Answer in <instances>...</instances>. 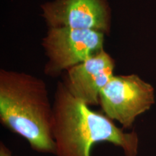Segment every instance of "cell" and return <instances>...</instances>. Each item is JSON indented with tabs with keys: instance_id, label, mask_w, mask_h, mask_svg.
<instances>
[{
	"instance_id": "obj_4",
	"label": "cell",
	"mask_w": 156,
	"mask_h": 156,
	"mask_svg": "<svg viewBox=\"0 0 156 156\" xmlns=\"http://www.w3.org/2000/svg\"><path fill=\"white\" fill-rule=\"evenodd\" d=\"M103 34L90 29L51 28L44 40L48 75L56 76L103 49Z\"/></svg>"
},
{
	"instance_id": "obj_5",
	"label": "cell",
	"mask_w": 156,
	"mask_h": 156,
	"mask_svg": "<svg viewBox=\"0 0 156 156\" xmlns=\"http://www.w3.org/2000/svg\"><path fill=\"white\" fill-rule=\"evenodd\" d=\"M114 59L103 49L67 69L64 85L70 93L87 106L99 105L103 87L114 76Z\"/></svg>"
},
{
	"instance_id": "obj_3",
	"label": "cell",
	"mask_w": 156,
	"mask_h": 156,
	"mask_svg": "<svg viewBox=\"0 0 156 156\" xmlns=\"http://www.w3.org/2000/svg\"><path fill=\"white\" fill-rule=\"evenodd\" d=\"M154 103V87L136 75H114L99 95L103 114L123 129L132 128L136 119Z\"/></svg>"
},
{
	"instance_id": "obj_7",
	"label": "cell",
	"mask_w": 156,
	"mask_h": 156,
	"mask_svg": "<svg viewBox=\"0 0 156 156\" xmlns=\"http://www.w3.org/2000/svg\"><path fill=\"white\" fill-rule=\"evenodd\" d=\"M0 156H17L13 155L9 147H7L2 141L0 142Z\"/></svg>"
},
{
	"instance_id": "obj_6",
	"label": "cell",
	"mask_w": 156,
	"mask_h": 156,
	"mask_svg": "<svg viewBox=\"0 0 156 156\" xmlns=\"http://www.w3.org/2000/svg\"><path fill=\"white\" fill-rule=\"evenodd\" d=\"M43 9L51 28H107L106 10L100 0H56L44 5Z\"/></svg>"
},
{
	"instance_id": "obj_2",
	"label": "cell",
	"mask_w": 156,
	"mask_h": 156,
	"mask_svg": "<svg viewBox=\"0 0 156 156\" xmlns=\"http://www.w3.org/2000/svg\"><path fill=\"white\" fill-rule=\"evenodd\" d=\"M0 122L26 140L33 151L55 154L53 103L41 80L1 70Z\"/></svg>"
},
{
	"instance_id": "obj_1",
	"label": "cell",
	"mask_w": 156,
	"mask_h": 156,
	"mask_svg": "<svg viewBox=\"0 0 156 156\" xmlns=\"http://www.w3.org/2000/svg\"><path fill=\"white\" fill-rule=\"evenodd\" d=\"M53 137L56 156H91L93 146L109 142L119 147L125 156H136L139 138L125 132L104 114L94 112L75 98L64 83L54 93Z\"/></svg>"
}]
</instances>
